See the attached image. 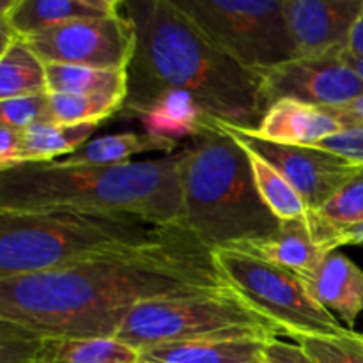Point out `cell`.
I'll return each mask as SVG.
<instances>
[{"label":"cell","mask_w":363,"mask_h":363,"mask_svg":"<svg viewBox=\"0 0 363 363\" xmlns=\"http://www.w3.org/2000/svg\"><path fill=\"white\" fill-rule=\"evenodd\" d=\"M124 99L94 94H59L50 92V123L84 124L98 123L119 113Z\"/></svg>","instance_id":"25"},{"label":"cell","mask_w":363,"mask_h":363,"mask_svg":"<svg viewBox=\"0 0 363 363\" xmlns=\"http://www.w3.org/2000/svg\"><path fill=\"white\" fill-rule=\"evenodd\" d=\"M252 363H264V358H262V360H257V362H252Z\"/></svg>","instance_id":"36"},{"label":"cell","mask_w":363,"mask_h":363,"mask_svg":"<svg viewBox=\"0 0 363 363\" xmlns=\"http://www.w3.org/2000/svg\"><path fill=\"white\" fill-rule=\"evenodd\" d=\"M301 280L325 311L335 312L353 328L363 312V272L351 259L339 250L330 252L318 269Z\"/></svg>","instance_id":"15"},{"label":"cell","mask_w":363,"mask_h":363,"mask_svg":"<svg viewBox=\"0 0 363 363\" xmlns=\"http://www.w3.org/2000/svg\"><path fill=\"white\" fill-rule=\"evenodd\" d=\"M328 112L346 128H363V96L342 106H332Z\"/></svg>","instance_id":"32"},{"label":"cell","mask_w":363,"mask_h":363,"mask_svg":"<svg viewBox=\"0 0 363 363\" xmlns=\"http://www.w3.org/2000/svg\"><path fill=\"white\" fill-rule=\"evenodd\" d=\"M294 340L318 363H363V333L353 330L337 335H303Z\"/></svg>","instance_id":"26"},{"label":"cell","mask_w":363,"mask_h":363,"mask_svg":"<svg viewBox=\"0 0 363 363\" xmlns=\"http://www.w3.org/2000/svg\"><path fill=\"white\" fill-rule=\"evenodd\" d=\"M216 121L245 149L255 152L272 163L277 170H280L282 176L303 197L308 209L323 208L344 186V183L358 167L330 151L311 147V145L266 140L255 131L223 123L220 119Z\"/></svg>","instance_id":"11"},{"label":"cell","mask_w":363,"mask_h":363,"mask_svg":"<svg viewBox=\"0 0 363 363\" xmlns=\"http://www.w3.org/2000/svg\"><path fill=\"white\" fill-rule=\"evenodd\" d=\"M340 247V227L311 209L301 218L282 222L269 236L248 241L230 250L255 255L307 279L330 252L339 250Z\"/></svg>","instance_id":"12"},{"label":"cell","mask_w":363,"mask_h":363,"mask_svg":"<svg viewBox=\"0 0 363 363\" xmlns=\"http://www.w3.org/2000/svg\"><path fill=\"white\" fill-rule=\"evenodd\" d=\"M264 363H318L298 342H286L279 337H273L266 342Z\"/></svg>","instance_id":"30"},{"label":"cell","mask_w":363,"mask_h":363,"mask_svg":"<svg viewBox=\"0 0 363 363\" xmlns=\"http://www.w3.org/2000/svg\"><path fill=\"white\" fill-rule=\"evenodd\" d=\"M344 52L346 50H333L321 55L296 57L261 71V106L264 116L282 99L332 108L363 96L362 78L347 66Z\"/></svg>","instance_id":"10"},{"label":"cell","mask_w":363,"mask_h":363,"mask_svg":"<svg viewBox=\"0 0 363 363\" xmlns=\"http://www.w3.org/2000/svg\"><path fill=\"white\" fill-rule=\"evenodd\" d=\"M347 52L353 53V55L363 57V11L360 14V18L354 23L353 32H351L350 38V45H347Z\"/></svg>","instance_id":"33"},{"label":"cell","mask_w":363,"mask_h":363,"mask_svg":"<svg viewBox=\"0 0 363 363\" xmlns=\"http://www.w3.org/2000/svg\"><path fill=\"white\" fill-rule=\"evenodd\" d=\"M248 155H250L252 172H254V181L259 195H261L262 202L268 206L269 211L280 222L301 218V216H305L311 211L303 197L282 176L280 170H277L272 163L266 162L264 158H261L255 152L248 151Z\"/></svg>","instance_id":"24"},{"label":"cell","mask_w":363,"mask_h":363,"mask_svg":"<svg viewBox=\"0 0 363 363\" xmlns=\"http://www.w3.org/2000/svg\"><path fill=\"white\" fill-rule=\"evenodd\" d=\"M250 337L268 340L279 333L229 287L138 305L124 319L116 340L138 351L160 344Z\"/></svg>","instance_id":"6"},{"label":"cell","mask_w":363,"mask_h":363,"mask_svg":"<svg viewBox=\"0 0 363 363\" xmlns=\"http://www.w3.org/2000/svg\"><path fill=\"white\" fill-rule=\"evenodd\" d=\"M344 126L323 106L282 99L262 117L255 130L259 137L280 144L315 145L323 138L342 131Z\"/></svg>","instance_id":"16"},{"label":"cell","mask_w":363,"mask_h":363,"mask_svg":"<svg viewBox=\"0 0 363 363\" xmlns=\"http://www.w3.org/2000/svg\"><path fill=\"white\" fill-rule=\"evenodd\" d=\"M213 252L227 284L272 323L279 335L298 339L303 335H337L346 330L312 298L301 277L294 272L230 248H215Z\"/></svg>","instance_id":"8"},{"label":"cell","mask_w":363,"mask_h":363,"mask_svg":"<svg viewBox=\"0 0 363 363\" xmlns=\"http://www.w3.org/2000/svg\"><path fill=\"white\" fill-rule=\"evenodd\" d=\"M123 11L117 0H9L2 2V39L28 38L52 27L89 18L110 16Z\"/></svg>","instance_id":"14"},{"label":"cell","mask_w":363,"mask_h":363,"mask_svg":"<svg viewBox=\"0 0 363 363\" xmlns=\"http://www.w3.org/2000/svg\"><path fill=\"white\" fill-rule=\"evenodd\" d=\"M133 347L116 339H41L23 363H137Z\"/></svg>","instance_id":"20"},{"label":"cell","mask_w":363,"mask_h":363,"mask_svg":"<svg viewBox=\"0 0 363 363\" xmlns=\"http://www.w3.org/2000/svg\"><path fill=\"white\" fill-rule=\"evenodd\" d=\"M52 209L186 225L179 151L119 165L69 167L57 160L0 170V211Z\"/></svg>","instance_id":"3"},{"label":"cell","mask_w":363,"mask_h":363,"mask_svg":"<svg viewBox=\"0 0 363 363\" xmlns=\"http://www.w3.org/2000/svg\"><path fill=\"white\" fill-rule=\"evenodd\" d=\"M229 287L211 247L186 225H167L105 257L0 279V321L41 339H116L138 305Z\"/></svg>","instance_id":"1"},{"label":"cell","mask_w":363,"mask_h":363,"mask_svg":"<svg viewBox=\"0 0 363 363\" xmlns=\"http://www.w3.org/2000/svg\"><path fill=\"white\" fill-rule=\"evenodd\" d=\"M179 170L184 223L213 250L261 240L282 223L259 195L248 151L216 117L181 149Z\"/></svg>","instance_id":"4"},{"label":"cell","mask_w":363,"mask_h":363,"mask_svg":"<svg viewBox=\"0 0 363 363\" xmlns=\"http://www.w3.org/2000/svg\"><path fill=\"white\" fill-rule=\"evenodd\" d=\"M21 145V131L0 126V170L13 169L18 165Z\"/></svg>","instance_id":"31"},{"label":"cell","mask_w":363,"mask_h":363,"mask_svg":"<svg viewBox=\"0 0 363 363\" xmlns=\"http://www.w3.org/2000/svg\"><path fill=\"white\" fill-rule=\"evenodd\" d=\"M315 211L339 227L363 223V165H358L344 186Z\"/></svg>","instance_id":"27"},{"label":"cell","mask_w":363,"mask_h":363,"mask_svg":"<svg viewBox=\"0 0 363 363\" xmlns=\"http://www.w3.org/2000/svg\"><path fill=\"white\" fill-rule=\"evenodd\" d=\"M340 245H358L363 247V223L351 227H340Z\"/></svg>","instance_id":"34"},{"label":"cell","mask_w":363,"mask_h":363,"mask_svg":"<svg viewBox=\"0 0 363 363\" xmlns=\"http://www.w3.org/2000/svg\"><path fill=\"white\" fill-rule=\"evenodd\" d=\"M46 84H48V92H59V94H94L126 99L128 71L46 64Z\"/></svg>","instance_id":"23"},{"label":"cell","mask_w":363,"mask_h":363,"mask_svg":"<svg viewBox=\"0 0 363 363\" xmlns=\"http://www.w3.org/2000/svg\"><path fill=\"white\" fill-rule=\"evenodd\" d=\"M344 60H346L347 66H350L351 69H353L354 73H357L363 82V57L353 55V53H350L346 50V52H344Z\"/></svg>","instance_id":"35"},{"label":"cell","mask_w":363,"mask_h":363,"mask_svg":"<svg viewBox=\"0 0 363 363\" xmlns=\"http://www.w3.org/2000/svg\"><path fill=\"white\" fill-rule=\"evenodd\" d=\"M268 340L250 337L160 344L138 350L137 363H252L262 360Z\"/></svg>","instance_id":"18"},{"label":"cell","mask_w":363,"mask_h":363,"mask_svg":"<svg viewBox=\"0 0 363 363\" xmlns=\"http://www.w3.org/2000/svg\"><path fill=\"white\" fill-rule=\"evenodd\" d=\"M38 92H48L46 64L21 38L2 39L0 101Z\"/></svg>","instance_id":"22"},{"label":"cell","mask_w":363,"mask_h":363,"mask_svg":"<svg viewBox=\"0 0 363 363\" xmlns=\"http://www.w3.org/2000/svg\"><path fill=\"white\" fill-rule=\"evenodd\" d=\"M98 123L57 124L45 121L21 131L18 165L23 163H52L59 156L73 155L87 144L89 137L98 130Z\"/></svg>","instance_id":"21"},{"label":"cell","mask_w":363,"mask_h":363,"mask_svg":"<svg viewBox=\"0 0 363 363\" xmlns=\"http://www.w3.org/2000/svg\"><path fill=\"white\" fill-rule=\"evenodd\" d=\"M50 119V92L18 96L0 101V126L25 131Z\"/></svg>","instance_id":"28"},{"label":"cell","mask_w":363,"mask_h":363,"mask_svg":"<svg viewBox=\"0 0 363 363\" xmlns=\"http://www.w3.org/2000/svg\"><path fill=\"white\" fill-rule=\"evenodd\" d=\"M311 147L333 152L353 165H363V128H346Z\"/></svg>","instance_id":"29"},{"label":"cell","mask_w":363,"mask_h":363,"mask_svg":"<svg viewBox=\"0 0 363 363\" xmlns=\"http://www.w3.org/2000/svg\"><path fill=\"white\" fill-rule=\"evenodd\" d=\"M222 52L261 73L298 57L284 0H174Z\"/></svg>","instance_id":"7"},{"label":"cell","mask_w":363,"mask_h":363,"mask_svg":"<svg viewBox=\"0 0 363 363\" xmlns=\"http://www.w3.org/2000/svg\"><path fill=\"white\" fill-rule=\"evenodd\" d=\"M211 117L190 92L169 89L135 113L133 119L140 121L144 133L179 144L184 138L197 137Z\"/></svg>","instance_id":"17"},{"label":"cell","mask_w":363,"mask_h":363,"mask_svg":"<svg viewBox=\"0 0 363 363\" xmlns=\"http://www.w3.org/2000/svg\"><path fill=\"white\" fill-rule=\"evenodd\" d=\"M158 227L128 216L0 211V279L38 275L144 243Z\"/></svg>","instance_id":"5"},{"label":"cell","mask_w":363,"mask_h":363,"mask_svg":"<svg viewBox=\"0 0 363 363\" xmlns=\"http://www.w3.org/2000/svg\"><path fill=\"white\" fill-rule=\"evenodd\" d=\"M123 9L137 30L128 67L124 117L169 89L190 92L209 116L255 131L264 117L261 74L238 64L177 7L174 0H130Z\"/></svg>","instance_id":"2"},{"label":"cell","mask_w":363,"mask_h":363,"mask_svg":"<svg viewBox=\"0 0 363 363\" xmlns=\"http://www.w3.org/2000/svg\"><path fill=\"white\" fill-rule=\"evenodd\" d=\"M23 41L45 64L128 71L137 48V30L123 9L110 16L52 27L28 35Z\"/></svg>","instance_id":"9"},{"label":"cell","mask_w":363,"mask_h":363,"mask_svg":"<svg viewBox=\"0 0 363 363\" xmlns=\"http://www.w3.org/2000/svg\"><path fill=\"white\" fill-rule=\"evenodd\" d=\"M363 0H284L298 57L347 50Z\"/></svg>","instance_id":"13"},{"label":"cell","mask_w":363,"mask_h":363,"mask_svg":"<svg viewBox=\"0 0 363 363\" xmlns=\"http://www.w3.org/2000/svg\"><path fill=\"white\" fill-rule=\"evenodd\" d=\"M177 142L167 138L152 137L147 133H116L89 140L73 155L59 160L69 167H96V165H119L128 163L131 156L147 155V152H163L172 155L177 149Z\"/></svg>","instance_id":"19"}]
</instances>
